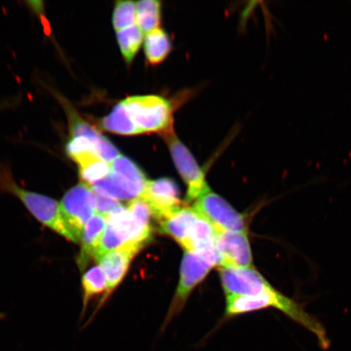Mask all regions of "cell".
Segmentation results:
<instances>
[{
  "label": "cell",
  "instance_id": "obj_1",
  "mask_svg": "<svg viewBox=\"0 0 351 351\" xmlns=\"http://www.w3.org/2000/svg\"><path fill=\"white\" fill-rule=\"evenodd\" d=\"M274 308L280 311L293 322L307 329L317 337L322 348L326 350L330 345L326 328L319 320L311 315L293 298L285 295L274 287L258 295L227 296V317Z\"/></svg>",
  "mask_w": 351,
  "mask_h": 351
},
{
  "label": "cell",
  "instance_id": "obj_2",
  "mask_svg": "<svg viewBox=\"0 0 351 351\" xmlns=\"http://www.w3.org/2000/svg\"><path fill=\"white\" fill-rule=\"evenodd\" d=\"M122 102L142 134H162L173 128V108L169 100L157 95H137Z\"/></svg>",
  "mask_w": 351,
  "mask_h": 351
},
{
  "label": "cell",
  "instance_id": "obj_3",
  "mask_svg": "<svg viewBox=\"0 0 351 351\" xmlns=\"http://www.w3.org/2000/svg\"><path fill=\"white\" fill-rule=\"evenodd\" d=\"M0 188L19 197L29 212L43 225L70 241L69 232L61 216L60 206L56 200L24 190L16 185L11 175L6 171L0 172Z\"/></svg>",
  "mask_w": 351,
  "mask_h": 351
},
{
  "label": "cell",
  "instance_id": "obj_4",
  "mask_svg": "<svg viewBox=\"0 0 351 351\" xmlns=\"http://www.w3.org/2000/svg\"><path fill=\"white\" fill-rule=\"evenodd\" d=\"M60 206L61 216L69 232L70 241L81 243L86 223L95 213L91 187L81 182L70 189Z\"/></svg>",
  "mask_w": 351,
  "mask_h": 351
},
{
  "label": "cell",
  "instance_id": "obj_5",
  "mask_svg": "<svg viewBox=\"0 0 351 351\" xmlns=\"http://www.w3.org/2000/svg\"><path fill=\"white\" fill-rule=\"evenodd\" d=\"M169 145L174 164L188 186L187 200L199 199L205 192L210 190L205 181L203 170L197 165L195 157L175 134L173 128L162 134Z\"/></svg>",
  "mask_w": 351,
  "mask_h": 351
},
{
  "label": "cell",
  "instance_id": "obj_6",
  "mask_svg": "<svg viewBox=\"0 0 351 351\" xmlns=\"http://www.w3.org/2000/svg\"><path fill=\"white\" fill-rule=\"evenodd\" d=\"M194 209L202 217L212 223L216 230L247 231V218L210 190L196 199Z\"/></svg>",
  "mask_w": 351,
  "mask_h": 351
},
{
  "label": "cell",
  "instance_id": "obj_7",
  "mask_svg": "<svg viewBox=\"0 0 351 351\" xmlns=\"http://www.w3.org/2000/svg\"><path fill=\"white\" fill-rule=\"evenodd\" d=\"M56 96L67 117L69 138H84L90 140L95 145L99 156L108 164L121 156L115 145L86 121L67 99L60 94Z\"/></svg>",
  "mask_w": 351,
  "mask_h": 351
},
{
  "label": "cell",
  "instance_id": "obj_8",
  "mask_svg": "<svg viewBox=\"0 0 351 351\" xmlns=\"http://www.w3.org/2000/svg\"><path fill=\"white\" fill-rule=\"evenodd\" d=\"M219 271L228 296L258 295L273 287L254 267H221Z\"/></svg>",
  "mask_w": 351,
  "mask_h": 351
},
{
  "label": "cell",
  "instance_id": "obj_9",
  "mask_svg": "<svg viewBox=\"0 0 351 351\" xmlns=\"http://www.w3.org/2000/svg\"><path fill=\"white\" fill-rule=\"evenodd\" d=\"M215 267L200 254L186 252L182 263L181 278L177 293L172 307H171L169 318L182 309V306L197 284H199L208 274L210 269ZM168 318V319H169Z\"/></svg>",
  "mask_w": 351,
  "mask_h": 351
},
{
  "label": "cell",
  "instance_id": "obj_10",
  "mask_svg": "<svg viewBox=\"0 0 351 351\" xmlns=\"http://www.w3.org/2000/svg\"><path fill=\"white\" fill-rule=\"evenodd\" d=\"M141 197L147 202L152 215L159 221L182 206L178 184L168 178L147 181Z\"/></svg>",
  "mask_w": 351,
  "mask_h": 351
},
{
  "label": "cell",
  "instance_id": "obj_11",
  "mask_svg": "<svg viewBox=\"0 0 351 351\" xmlns=\"http://www.w3.org/2000/svg\"><path fill=\"white\" fill-rule=\"evenodd\" d=\"M217 245L221 267H253L251 245L247 232L217 230Z\"/></svg>",
  "mask_w": 351,
  "mask_h": 351
},
{
  "label": "cell",
  "instance_id": "obj_12",
  "mask_svg": "<svg viewBox=\"0 0 351 351\" xmlns=\"http://www.w3.org/2000/svg\"><path fill=\"white\" fill-rule=\"evenodd\" d=\"M200 215L194 208L183 207L160 221V230L172 237L186 250Z\"/></svg>",
  "mask_w": 351,
  "mask_h": 351
},
{
  "label": "cell",
  "instance_id": "obj_13",
  "mask_svg": "<svg viewBox=\"0 0 351 351\" xmlns=\"http://www.w3.org/2000/svg\"><path fill=\"white\" fill-rule=\"evenodd\" d=\"M134 256L135 254L119 249L107 253L99 258L97 261L107 279V293L102 302L107 300L114 289L122 282Z\"/></svg>",
  "mask_w": 351,
  "mask_h": 351
},
{
  "label": "cell",
  "instance_id": "obj_14",
  "mask_svg": "<svg viewBox=\"0 0 351 351\" xmlns=\"http://www.w3.org/2000/svg\"><path fill=\"white\" fill-rule=\"evenodd\" d=\"M71 160L78 165L82 182L90 186L102 181L112 172L111 165L94 152L79 154Z\"/></svg>",
  "mask_w": 351,
  "mask_h": 351
},
{
  "label": "cell",
  "instance_id": "obj_15",
  "mask_svg": "<svg viewBox=\"0 0 351 351\" xmlns=\"http://www.w3.org/2000/svg\"><path fill=\"white\" fill-rule=\"evenodd\" d=\"M106 223L107 217L97 213H95L86 223L81 239L82 249L79 258V265L81 267L86 265L90 258H95L97 256L101 238Z\"/></svg>",
  "mask_w": 351,
  "mask_h": 351
},
{
  "label": "cell",
  "instance_id": "obj_16",
  "mask_svg": "<svg viewBox=\"0 0 351 351\" xmlns=\"http://www.w3.org/2000/svg\"><path fill=\"white\" fill-rule=\"evenodd\" d=\"M99 126L103 130L118 135L135 136L143 134L141 130L132 121L122 101L112 108L108 116L100 121Z\"/></svg>",
  "mask_w": 351,
  "mask_h": 351
},
{
  "label": "cell",
  "instance_id": "obj_17",
  "mask_svg": "<svg viewBox=\"0 0 351 351\" xmlns=\"http://www.w3.org/2000/svg\"><path fill=\"white\" fill-rule=\"evenodd\" d=\"M111 170L128 185L137 197L142 196L147 182L142 169L125 156H121L112 162Z\"/></svg>",
  "mask_w": 351,
  "mask_h": 351
},
{
  "label": "cell",
  "instance_id": "obj_18",
  "mask_svg": "<svg viewBox=\"0 0 351 351\" xmlns=\"http://www.w3.org/2000/svg\"><path fill=\"white\" fill-rule=\"evenodd\" d=\"M172 50V43L165 30L158 28L146 34L144 51L152 65L159 64L167 58Z\"/></svg>",
  "mask_w": 351,
  "mask_h": 351
},
{
  "label": "cell",
  "instance_id": "obj_19",
  "mask_svg": "<svg viewBox=\"0 0 351 351\" xmlns=\"http://www.w3.org/2000/svg\"><path fill=\"white\" fill-rule=\"evenodd\" d=\"M95 192L104 196L116 200H134L138 199L131 188L118 177L117 175L111 172L108 177L105 178L95 185L90 186Z\"/></svg>",
  "mask_w": 351,
  "mask_h": 351
},
{
  "label": "cell",
  "instance_id": "obj_20",
  "mask_svg": "<svg viewBox=\"0 0 351 351\" xmlns=\"http://www.w3.org/2000/svg\"><path fill=\"white\" fill-rule=\"evenodd\" d=\"M136 24L143 34L159 28L161 20V2L157 0H143L136 3Z\"/></svg>",
  "mask_w": 351,
  "mask_h": 351
},
{
  "label": "cell",
  "instance_id": "obj_21",
  "mask_svg": "<svg viewBox=\"0 0 351 351\" xmlns=\"http://www.w3.org/2000/svg\"><path fill=\"white\" fill-rule=\"evenodd\" d=\"M143 35L137 24L117 32V43L127 63L131 64L137 55L143 43Z\"/></svg>",
  "mask_w": 351,
  "mask_h": 351
},
{
  "label": "cell",
  "instance_id": "obj_22",
  "mask_svg": "<svg viewBox=\"0 0 351 351\" xmlns=\"http://www.w3.org/2000/svg\"><path fill=\"white\" fill-rule=\"evenodd\" d=\"M84 291V309L90 298L104 291H107V279L100 266L92 267L82 278Z\"/></svg>",
  "mask_w": 351,
  "mask_h": 351
},
{
  "label": "cell",
  "instance_id": "obj_23",
  "mask_svg": "<svg viewBox=\"0 0 351 351\" xmlns=\"http://www.w3.org/2000/svg\"><path fill=\"white\" fill-rule=\"evenodd\" d=\"M136 3L132 1L116 3L112 15L113 27L117 32L136 24Z\"/></svg>",
  "mask_w": 351,
  "mask_h": 351
},
{
  "label": "cell",
  "instance_id": "obj_24",
  "mask_svg": "<svg viewBox=\"0 0 351 351\" xmlns=\"http://www.w3.org/2000/svg\"><path fill=\"white\" fill-rule=\"evenodd\" d=\"M92 192H93L95 213L108 216V214L121 206L119 201L100 195L95 192L93 189H92Z\"/></svg>",
  "mask_w": 351,
  "mask_h": 351
}]
</instances>
